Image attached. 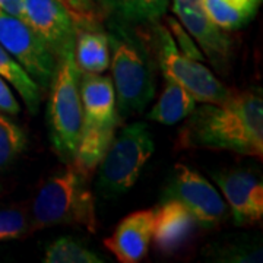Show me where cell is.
<instances>
[{
  "label": "cell",
  "mask_w": 263,
  "mask_h": 263,
  "mask_svg": "<svg viewBox=\"0 0 263 263\" xmlns=\"http://www.w3.org/2000/svg\"><path fill=\"white\" fill-rule=\"evenodd\" d=\"M177 145L186 149L230 151L262 158V89H247L221 103L196 107L180 130Z\"/></svg>",
  "instance_id": "obj_1"
},
{
  "label": "cell",
  "mask_w": 263,
  "mask_h": 263,
  "mask_svg": "<svg viewBox=\"0 0 263 263\" xmlns=\"http://www.w3.org/2000/svg\"><path fill=\"white\" fill-rule=\"evenodd\" d=\"M89 177L67 162L38 189L31 208V228L38 231L56 226H79L89 233L97 230L94 195Z\"/></svg>",
  "instance_id": "obj_2"
},
{
  "label": "cell",
  "mask_w": 263,
  "mask_h": 263,
  "mask_svg": "<svg viewBox=\"0 0 263 263\" xmlns=\"http://www.w3.org/2000/svg\"><path fill=\"white\" fill-rule=\"evenodd\" d=\"M108 25L116 108L120 117H127L143 111L152 100L155 92L154 65L146 47L130 27Z\"/></svg>",
  "instance_id": "obj_3"
},
{
  "label": "cell",
  "mask_w": 263,
  "mask_h": 263,
  "mask_svg": "<svg viewBox=\"0 0 263 263\" xmlns=\"http://www.w3.org/2000/svg\"><path fill=\"white\" fill-rule=\"evenodd\" d=\"M81 70L73 51L57 60L48 100V127L51 146L63 162H72L82 130L84 110L79 89Z\"/></svg>",
  "instance_id": "obj_4"
},
{
  "label": "cell",
  "mask_w": 263,
  "mask_h": 263,
  "mask_svg": "<svg viewBox=\"0 0 263 263\" xmlns=\"http://www.w3.org/2000/svg\"><path fill=\"white\" fill-rule=\"evenodd\" d=\"M155 151L154 138L145 123H132L116 138L98 165L97 190L113 199L127 193Z\"/></svg>",
  "instance_id": "obj_5"
},
{
  "label": "cell",
  "mask_w": 263,
  "mask_h": 263,
  "mask_svg": "<svg viewBox=\"0 0 263 263\" xmlns=\"http://www.w3.org/2000/svg\"><path fill=\"white\" fill-rule=\"evenodd\" d=\"M154 27L157 35V59L165 79L183 86L196 103H221L233 94L200 60L180 50L168 29L158 24Z\"/></svg>",
  "instance_id": "obj_6"
},
{
  "label": "cell",
  "mask_w": 263,
  "mask_h": 263,
  "mask_svg": "<svg viewBox=\"0 0 263 263\" xmlns=\"http://www.w3.org/2000/svg\"><path fill=\"white\" fill-rule=\"evenodd\" d=\"M0 46L13 57L41 91H47L56 73L57 60L41 38L21 18L0 9Z\"/></svg>",
  "instance_id": "obj_7"
},
{
  "label": "cell",
  "mask_w": 263,
  "mask_h": 263,
  "mask_svg": "<svg viewBox=\"0 0 263 263\" xmlns=\"http://www.w3.org/2000/svg\"><path fill=\"white\" fill-rule=\"evenodd\" d=\"M179 200L205 228L221 224L227 216V203L203 176L187 165L177 164L164 190L162 200Z\"/></svg>",
  "instance_id": "obj_8"
},
{
  "label": "cell",
  "mask_w": 263,
  "mask_h": 263,
  "mask_svg": "<svg viewBox=\"0 0 263 263\" xmlns=\"http://www.w3.org/2000/svg\"><path fill=\"white\" fill-rule=\"evenodd\" d=\"M24 21L56 60L73 51L76 21L62 0H24Z\"/></svg>",
  "instance_id": "obj_9"
},
{
  "label": "cell",
  "mask_w": 263,
  "mask_h": 263,
  "mask_svg": "<svg viewBox=\"0 0 263 263\" xmlns=\"http://www.w3.org/2000/svg\"><path fill=\"white\" fill-rule=\"evenodd\" d=\"M171 9L212 66L221 73L227 72L233 56V40L208 16L202 0H173Z\"/></svg>",
  "instance_id": "obj_10"
},
{
  "label": "cell",
  "mask_w": 263,
  "mask_h": 263,
  "mask_svg": "<svg viewBox=\"0 0 263 263\" xmlns=\"http://www.w3.org/2000/svg\"><path fill=\"white\" fill-rule=\"evenodd\" d=\"M211 177L222 190L230 205L235 224L250 226L263 216V184L252 171L247 170H219Z\"/></svg>",
  "instance_id": "obj_11"
},
{
  "label": "cell",
  "mask_w": 263,
  "mask_h": 263,
  "mask_svg": "<svg viewBox=\"0 0 263 263\" xmlns=\"http://www.w3.org/2000/svg\"><path fill=\"white\" fill-rule=\"evenodd\" d=\"M154 209L136 211L123 218L116 227L113 234L104 240V246L114 257L122 263H138L148 253L152 230Z\"/></svg>",
  "instance_id": "obj_12"
},
{
  "label": "cell",
  "mask_w": 263,
  "mask_h": 263,
  "mask_svg": "<svg viewBox=\"0 0 263 263\" xmlns=\"http://www.w3.org/2000/svg\"><path fill=\"white\" fill-rule=\"evenodd\" d=\"M155 211L152 238L155 247L164 254H173L190 240L196 219L179 200H161Z\"/></svg>",
  "instance_id": "obj_13"
},
{
  "label": "cell",
  "mask_w": 263,
  "mask_h": 263,
  "mask_svg": "<svg viewBox=\"0 0 263 263\" xmlns=\"http://www.w3.org/2000/svg\"><path fill=\"white\" fill-rule=\"evenodd\" d=\"M84 122L82 124H119L111 78L100 73H81L79 79Z\"/></svg>",
  "instance_id": "obj_14"
},
{
  "label": "cell",
  "mask_w": 263,
  "mask_h": 263,
  "mask_svg": "<svg viewBox=\"0 0 263 263\" xmlns=\"http://www.w3.org/2000/svg\"><path fill=\"white\" fill-rule=\"evenodd\" d=\"M170 0H92L97 19L119 25H155L165 15Z\"/></svg>",
  "instance_id": "obj_15"
},
{
  "label": "cell",
  "mask_w": 263,
  "mask_h": 263,
  "mask_svg": "<svg viewBox=\"0 0 263 263\" xmlns=\"http://www.w3.org/2000/svg\"><path fill=\"white\" fill-rule=\"evenodd\" d=\"M76 21L73 56L81 73H103L110 66V43L98 21Z\"/></svg>",
  "instance_id": "obj_16"
},
{
  "label": "cell",
  "mask_w": 263,
  "mask_h": 263,
  "mask_svg": "<svg viewBox=\"0 0 263 263\" xmlns=\"http://www.w3.org/2000/svg\"><path fill=\"white\" fill-rule=\"evenodd\" d=\"M117 126L119 124H82L78 149L72 162L86 177L91 179L98 168L116 136Z\"/></svg>",
  "instance_id": "obj_17"
},
{
  "label": "cell",
  "mask_w": 263,
  "mask_h": 263,
  "mask_svg": "<svg viewBox=\"0 0 263 263\" xmlns=\"http://www.w3.org/2000/svg\"><path fill=\"white\" fill-rule=\"evenodd\" d=\"M196 108V100L179 84L167 79L158 103L152 107L148 119L161 124H176L187 119Z\"/></svg>",
  "instance_id": "obj_18"
},
{
  "label": "cell",
  "mask_w": 263,
  "mask_h": 263,
  "mask_svg": "<svg viewBox=\"0 0 263 263\" xmlns=\"http://www.w3.org/2000/svg\"><path fill=\"white\" fill-rule=\"evenodd\" d=\"M208 16L224 31L245 28L257 15L262 0H202Z\"/></svg>",
  "instance_id": "obj_19"
},
{
  "label": "cell",
  "mask_w": 263,
  "mask_h": 263,
  "mask_svg": "<svg viewBox=\"0 0 263 263\" xmlns=\"http://www.w3.org/2000/svg\"><path fill=\"white\" fill-rule=\"evenodd\" d=\"M0 76L5 78L8 84L16 89L29 113H37L41 103V94H43L41 88L2 46H0Z\"/></svg>",
  "instance_id": "obj_20"
},
{
  "label": "cell",
  "mask_w": 263,
  "mask_h": 263,
  "mask_svg": "<svg viewBox=\"0 0 263 263\" xmlns=\"http://www.w3.org/2000/svg\"><path fill=\"white\" fill-rule=\"evenodd\" d=\"M46 263H103L104 260L85 247L82 243L69 237L57 238L50 243L44 253Z\"/></svg>",
  "instance_id": "obj_21"
},
{
  "label": "cell",
  "mask_w": 263,
  "mask_h": 263,
  "mask_svg": "<svg viewBox=\"0 0 263 263\" xmlns=\"http://www.w3.org/2000/svg\"><path fill=\"white\" fill-rule=\"evenodd\" d=\"M27 148L25 132L0 113V168L10 165Z\"/></svg>",
  "instance_id": "obj_22"
},
{
  "label": "cell",
  "mask_w": 263,
  "mask_h": 263,
  "mask_svg": "<svg viewBox=\"0 0 263 263\" xmlns=\"http://www.w3.org/2000/svg\"><path fill=\"white\" fill-rule=\"evenodd\" d=\"M31 233V218L24 208L0 209V241L22 238Z\"/></svg>",
  "instance_id": "obj_23"
},
{
  "label": "cell",
  "mask_w": 263,
  "mask_h": 263,
  "mask_svg": "<svg viewBox=\"0 0 263 263\" xmlns=\"http://www.w3.org/2000/svg\"><path fill=\"white\" fill-rule=\"evenodd\" d=\"M208 256L218 262H260L262 247L249 243H228L209 246Z\"/></svg>",
  "instance_id": "obj_24"
},
{
  "label": "cell",
  "mask_w": 263,
  "mask_h": 263,
  "mask_svg": "<svg viewBox=\"0 0 263 263\" xmlns=\"http://www.w3.org/2000/svg\"><path fill=\"white\" fill-rule=\"evenodd\" d=\"M167 22H168V27L171 29V32L176 35V44L179 46L180 50L184 53V54H187V56L193 57V59H196V60H203V56H202V53L199 51V48L195 46V43L192 41V38L186 35V29L181 27V24H180L179 21H176L174 18H167Z\"/></svg>",
  "instance_id": "obj_25"
},
{
  "label": "cell",
  "mask_w": 263,
  "mask_h": 263,
  "mask_svg": "<svg viewBox=\"0 0 263 263\" xmlns=\"http://www.w3.org/2000/svg\"><path fill=\"white\" fill-rule=\"evenodd\" d=\"M0 111L12 116H16L21 111V104L12 92L8 81L2 76H0Z\"/></svg>",
  "instance_id": "obj_26"
},
{
  "label": "cell",
  "mask_w": 263,
  "mask_h": 263,
  "mask_svg": "<svg viewBox=\"0 0 263 263\" xmlns=\"http://www.w3.org/2000/svg\"><path fill=\"white\" fill-rule=\"evenodd\" d=\"M67 9L73 13L75 19L84 21H98L95 16L92 0H62ZM100 22V21H98Z\"/></svg>",
  "instance_id": "obj_27"
},
{
  "label": "cell",
  "mask_w": 263,
  "mask_h": 263,
  "mask_svg": "<svg viewBox=\"0 0 263 263\" xmlns=\"http://www.w3.org/2000/svg\"><path fill=\"white\" fill-rule=\"evenodd\" d=\"M0 9L24 21V0H0Z\"/></svg>",
  "instance_id": "obj_28"
}]
</instances>
